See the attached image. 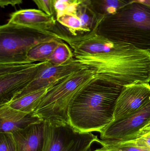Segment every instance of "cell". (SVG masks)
Masks as SVG:
<instances>
[{"label": "cell", "instance_id": "6da1fadb", "mask_svg": "<svg viewBox=\"0 0 150 151\" xmlns=\"http://www.w3.org/2000/svg\"><path fill=\"white\" fill-rule=\"evenodd\" d=\"M123 87L95 76L74 96L69 109L70 125L81 132L100 133L114 120L115 104Z\"/></svg>", "mask_w": 150, "mask_h": 151}, {"label": "cell", "instance_id": "7a4b0ae2", "mask_svg": "<svg viewBox=\"0 0 150 151\" xmlns=\"http://www.w3.org/2000/svg\"><path fill=\"white\" fill-rule=\"evenodd\" d=\"M93 31L111 41L150 52V6L130 3L100 19Z\"/></svg>", "mask_w": 150, "mask_h": 151}, {"label": "cell", "instance_id": "3957f363", "mask_svg": "<svg viewBox=\"0 0 150 151\" xmlns=\"http://www.w3.org/2000/svg\"><path fill=\"white\" fill-rule=\"evenodd\" d=\"M96 76V70L88 67L67 76L50 88L33 114L42 121L70 123L69 109L74 96Z\"/></svg>", "mask_w": 150, "mask_h": 151}, {"label": "cell", "instance_id": "277c9868", "mask_svg": "<svg viewBox=\"0 0 150 151\" xmlns=\"http://www.w3.org/2000/svg\"><path fill=\"white\" fill-rule=\"evenodd\" d=\"M64 33L58 25L45 29L6 23L0 27V63L27 61V52L33 47L52 39L62 40Z\"/></svg>", "mask_w": 150, "mask_h": 151}, {"label": "cell", "instance_id": "5b68a950", "mask_svg": "<svg viewBox=\"0 0 150 151\" xmlns=\"http://www.w3.org/2000/svg\"><path fill=\"white\" fill-rule=\"evenodd\" d=\"M48 63L27 61L0 63V106L12 100Z\"/></svg>", "mask_w": 150, "mask_h": 151}, {"label": "cell", "instance_id": "8992f818", "mask_svg": "<svg viewBox=\"0 0 150 151\" xmlns=\"http://www.w3.org/2000/svg\"><path fill=\"white\" fill-rule=\"evenodd\" d=\"M44 122L43 151H90L98 138L92 132H82L70 123L57 124Z\"/></svg>", "mask_w": 150, "mask_h": 151}, {"label": "cell", "instance_id": "52a82bcc", "mask_svg": "<svg viewBox=\"0 0 150 151\" xmlns=\"http://www.w3.org/2000/svg\"><path fill=\"white\" fill-rule=\"evenodd\" d=\"M150 122V102L130 115L114 120L100 132V140L117 142L140 130Z\"/></svg>", "mask_w": 150, "mask_h": 151}, {"label": "cell", "instance_id": "ba28073f", "mask_svg": "<svg viewBox=\"0 0 150 151\" xmlns=\"http://www.w3.org/2000/svg\"><path fill=\"white\" fill-rule=\"evenodd\" d=\"M88 67L74 58L61 65H52L49 63L41 69L34 80L13 99L32 91L53 86L67 76Z\"/></svg>", "mask_w": 150, "mask_h": 151}, {"label": "cell", "instance_id": "9c48e42d", "mask_svg": "<svg viewBox=\"0 0 150 151\" xmlns=\"http://www.w3.org/2000/svg\"><path fill=\"white\" fill-rule=\"evenodd\" d=\"M150 102L149 83H141L124 86L116 101L113 121L130 115Z\"/></svg>", "mask_w": 150, "mask_h": 151}, {"label": "cell", "instance_id": "30bf717a", "mask_svg": "<svg viewBox=\"0 0 150 151\" xmlns=\"http://www.w3.org/2000/svg\"><path fill=\"white\" fill-rule=\"evenodd\" d=\"M41 121L33 112L16 110L8 104L0 106V133H13Z\"/></svg>", "mask_w": 150, "mask_h": 151}, {"label": "cell", "instance_id": "8fae6325", "mask_svg": "<svg viewBox=\"0 0 150 151\" xmlns=\"http://www.w3.org/2000/svg\"><path fill=\"white\" fill-rule=\"evenodd\" d=\"M44 128V122L41 121L12 133L16 151H43Z\"/></svg>", "mask_w": 150, "mask_h": 151}, {"label": "cell", "instance_id": "7c38bea8", "mask_svg": "<svg viewBox=\"0 0 150 151\" xmlns=\"http://www.w3.org/2000/svg\"><path fill=\"white\" fill-rule=\"evenodd\" d=\"M8 23L18 25L45 29H52L57 26L56 19L53 16L36 9L19 10L13 12Z\"/></svg>", "mask_w": 150, "mask_h": 151}, {"label": "cell", "instance_id": "4fadbf2b", "mask_svg": "<svg viewBox=\"0 0 150 151\" xmlns=\"http://www.w3.org/2000/svg\"><path fill=\"white\" fill-rule=\"evenodd\" d=\"M52 87L32 91L15 99L6 104L16 110L25 112L32 113L43 97Z\"/></svg>", "mask_w": 150, "mask_h": 151}, {"label": "cell", "instance_id": "5bb4252c", "mask_svg": "<svg viewBox=\"0 0 150 151\" xmlns=\"http://www.w3.org/2000/svg\"><path fill=\"white\" fill-rule=\"evenodd\" d=\"M100 20L132 3L131 0H84Z\"/></svg>", "mask_w": 150, "mask_h": 151}, {"label": "cell", "instance_id": "9a60e30c", "mask_svg": "<svg viewBox=\"0 0 150 151\" xmlns=\"http://www.w3.org/2000/svg\"><path fill=\"white\" fill-rule=\"evenodd\" d=\"M60 41L62 40L52 39L37 44L27 52L26 60L32 63L47 61Z\"/></svg>", "mask_w": 150, "mask_h": 151}, {"label": "cell", "instance_id": "2e32d148", "mask_svg": "<svg viewBox=\"0 0 150 151\" xmlns=\"http://www.w3.org/2000/svg\"><path fill=\"white\" fill-rule=\"evenodd\" d=\"M111 142L133 145L150 151V122L136 133L119 141Z\"/></svg>", "mask_w": 150, "mask_h": 151}, {"label": "cell", "instance_id": "e0dca14e", "mask_svg": "<svg viewBox=\"0 0 150 151\" xmlns=\"http://www.w3.org/2000/svg\"><path fill=\"white\" fill-rule=\"evenodd\" d=\"M76 13L82 23L84 35L89 33L95 29L99 20L84 0H79Z\"/></svg>", "mask_w": 150, "mask_h": 151}, {"label": "cell", "instance_id": "ac0fdd59", "mask_svg": "<svg viewBox=\"0 0 150 151\" xmlns=\"http://www.w3.org/2000/svg\"><path fill=\"white\" fill-rule=\"evenodd\" d=\"M57 23L72 36L83 35L82 23L76 13H66L56 18Z\"/></svg>", "mask_w": 150, "mask_h": 151}, {"label": "cell", "instance_id": "d6986e66", "mask_svg": "<svg viewBox=\"0 0 150 151\" xmlns=\"http://www.w3.org/2000/svg\"><path fill=\"white\" fill-rule=\"evenodd\" d=\"M73 50L68 44L60 41L47 61L52 65L63 64L74 58Z\"/></svg>", "mask_w": 150, "mask_h": 151}, {"label": "cell", "instance_id": "ffe728a7", "mask_svg": "<svg viewBox=\"0 0 150 151\" xmlns=\"http://www.w3.org/2000/svg\"><path fill=\"white\" fill-rule=\"evenodd\" d=\"M97 143L107 148L109 151H150L133 145L119 144L112 142L103 141L99 139Z\"/></svg>", "mask_w": 150, "mask_h": 151}, {"label": "cell", "instance_id": "44dd1931", "mask_svg": "<svg viewBox=\"0 0 150 151\" xmlns=\"http://www.w3.org/2000/svg\"><path fill=\"white\" fill-rule=\"evenodd\" d=\"M79 1L77 3L63 2L56 0L55 3V19L66 13H76Z\"/></svg>", "mask_w": 150, "mask_h": 151}, {"label": "cell", "instance_id": "7402d4cb", "mask_svg": "<svg viewBox=\"0 0 150 151\" xmlns=\"http://www.w3.org/2000/svg\"><path fill=\"white\" fill-rule=\"evenodd\" d=\"M0 151H16L12 133H0Z\"/></svg>", "mask_w": 150, "mask_h": 151}, {"label": "cell", "instance_id": "603a6c76", "mask_svg": "<svg viewBox=\"0 0 150 151\" xmlns=\"http://www.w3.org/2000/svg\"><path fill=\"white\" fill-rule=\"evenodd\" d=\"M39 9L55 18V0H33Z\"/></svg>", "mask_w": 150, "mask_h": 151}, {"label": "cell", "instance_id": "cb8c5ba5", "mask_svg": "<svg viewBox=\"0 0 150 151\" xmlns=\"http://www.w3.org/2000/svg\"><path fill=\"white\" fill-rule=\"evenodd\" d=\"M23 3V0H0V6L2 8L6 6H15Z\"/></svg>", "mask_w": 150, "mask_h": 151}, {"label": "cell", "instance_id": "d4e9b609", "mask_svg": "<svg viewBox=\"0 0 150 151\" xmlns=\"http://www.w3.org/2000/svg\"><path fill=\"white\" fill-rule=\"evenodd\" d=\"M132 2H137L150 6V0H131Z\"/></svg>", "mask_w": 150, "mask_h": 151}, {"label": "cell", "instance_id": "484cf974", "mask_svg": "<svg viewBox=\"0 0 150 151\" xmlns=\"http://www.w3.org/2000/svg\"><path fill=\"white\" fill-rule=\"evenodd\" d=\"M109 151V150L107 149V148H106V147H104V146H102V148H100V149H97V150H95L94 151Z\"/></svg>", "mask_w": 150, "mask_h": 151}, {"label": "cell", "instance_id": "4316f807", "mask_svg": "<svg viewBox=\"0 0 150 151\" xmlns=\"http://www.w3.org/2000/svg\"><path fill=\"white\" fill-rule=\"evenodd\" d=\"M76 1L78 2L79 1V0H75Z\"/></svg>", "mask_w": 150, "mask_h": 151}]
</instances>
